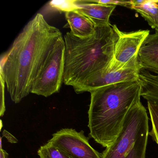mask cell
<instances>
[{"instance_id":"obj_1","label":"cell","mask_w":158,"mask_h":158,"mask_svg":"<svg viewBox=\"0 0 158 158\" xmlns=\"http://www.w3.org/2000/svg\"><path fill=\"white\" fill-rule=\"evenodd\" d=\"M62 35L59 29L37 14L24 27L9 52L2 57L0 73L15 103H19L31 93L40 64Z\"/></svg>"},{"instance_id":"obj_2","label":"cell","mask_w":158,"mask_h":158,"mask_svg":"<svg viewBox=\"0 0 158 158\" xmlns=\"http://www.w3.org/2000/svg\"><path fill=\"white\" fill-rule=\"evenodd\" d=\"M118 39L110 24L96 27L93 35L87 37L66 33L63 83L76 89L105 71L113 59Z\"/></svg>"},{"instance_id":"obj_3","label":"cell","mask_w":158,"mask_h":158,"mask_svg":"<svg viewBox=\"0 0 158 158\" xmlns=\"http://www.w3.org/2000/svg\"><path fill=\"white\" fill-rule=\"evenodd\" d=\"M138 80L108 85L90 92L89 135L103 147L111 145L122 130L131 108L140 100Z\"/></svg>"},{"instance_id":"obj_4","label":"cell","mask_w":158,"mask_h":158,"mask_svg":"<svg viewBox=\"0 0 158 158\" xmlns=\"http://www.w3.org/2000/svg\"><path fill=\"white\" fill-rule=\"evenodd\" d=\"M148 135V117L140 100L127 113L121 132L102 158H145Z\"/></svg>"},{"instance_id":"obj_5","label":"cell","mask_w":158,"mask_h":158,"mask_svg":"<svg viewBox=\"0 0 158 158\" xmlns=\"http://www.w3.org/2000/svg\"><path fill=\"white\" fill-rule=\"evenodd\" d=\"M65 43L62 35L53 43L40 66L31 93L48 97L58 92L63 82Z\"/></svg>"},{"instance_id":"obj_6","label":"cell","mask_w":158,"mask_h":158,"mask_svg":"<svg viewBox=\"0 0 158 158\" xmlns=\"http://www.w3.org/2000/svg\"><path fill=\"white\" fill-rule=\"evenodd\" d=\"M48 143L71 158H102V153L90 146L83 130L63 128L53 134Z\"/></svg>"},{"instance_id":"obj_7","label":"cell","mask_w":158,"mask_h":158,"mask_svg":"<svg viewBox=\"0 0 158 158\" xmlns=\"http://www.w3.org/2000/svg\"><path fill=\"white\" fill-rule=\"evenodd\" d=\"M137 55L133 57L122 69L115 70L107 68L90 82L74 89L75 91L77 94L90 92L108 85L138 80L141 68L138 60Z\"/></svg>"},{"instance_id":"obj_8","label":"cell","mask_w":158,"mask_h":158,"mask_svg":"<svg viewBox=\"0 0 158 158\" xmlns=\"http://www.w3.org/2000/svg\"><path fill=\"white\" fill-rule=\"evenodd\" d=\"M117 32L118 39L114 48V58L109 68L120 69L123 68L135 55L146 38L150 34L149 30H139L126 33L120 31L115 25H112Z\"/></svg>"},{"instance_id":"obj_9","label":"cell","mask_w":158,"mask_h":158,"mask_svg":"<svg viewBox=\"0 0 158 158\" xmlns=\"http://www.w3.org/2000/svg\"><path fill=\"white\" fill-rule=\"evenodd\" d=\"M138 60L141 69L158 74V31L148 35L139 50Z\"/></svg>"},{"instance_id":"obj_10","label":"cell","mask_w":158,"mask_h":158,"mask_svg":"<svg viewBox=\"0 0 158 158\" xmlns=\"http://www.w3.org/2000/svg\"><path fill=\"white\" fill-rule=\"evenodd\" d=\"M76 10L89 18L96 27L110 24V18L116 6L106 5L89 1H76Z\"/></svg>"},{"instance_id":"obj_11","label":"cell","mask_w":158,"mask_h":158,"mask_svg":"<svg viewBox=\"0 0 158 158\" xmlns=\"http://www.w3.org/2000/svg\"><path fill=\"white\" fill-rule=\"evenodd\" d=\"M68 27L72 34L79 38H85L93 35L96 26L86 16L77 10L65 13Z\"/></svg>"},{"instance_id":"obj_12","label":"cell","mask_w":158,"mask_h":158,"mask_svg":"<svg viewBox=\"0 0 158 158\" xmlns=\"http://www.w3.org/2000/svg\"><path fill=\"white\" fill-rule=\"evenodd\" d=\"M141 85L140 96L147 102L158 107V74L141 69L139 76Z\"/></svg>"},{"instance_id":"obj_13","label":"cell","mask_w":158,"mask_h":158,"mask_svg":"<svg viewBox=\"0 0 158 158\" xmlns=\"http://www.w3.org/2000/svg\"><path fill=\"white\" fill-rule=\"evenodd\" d=\"M131 9L139 13L152 28L158 29V1L146 0L142 4L132 5Z\"/></svg>"},{"instance_id":"obj_14","label":"cell","mask_w":158,"mask_h":158,"mask_svg":"<svg viewBox=\"0 0 158 158\" xmlns=\"http://www.w3.org/2000/svg\"><path fill=\"white\" fill-rule=\"evenodd\" d=\"M148 108L152 123V130L149 132V135L158 145V107L148 102Z\"/></svg>"},{"instance_id":"obj_15","label":"cell","mask_w":158,"mask_h":158,"mask_svg":"<svg viewBox=\"0 0 158 158\" xmlns=\"http://www.w3.org/2000/svg\"><path fill=\"white\" fill-rule=\"evenodd\" d=\"M38 154L40 158H71L48 143L40 147Z\"/></svg>"},{"instance_id":"obj_16","label":"cell","mask_w":158,"mask_h":158,"mask_svg":"<svg viewBox=\"0 0 158 158\" xmlns=\"http://www.w3.org/2000/svg\"><path fill=\"white\" fill-rule=\"evenodd\" d=\"M48 6L52 10L66 13L76 10V1H52L49 2Z\"/></svg>"},{"instance_id":"obj_17","label":"cell","mask_w":158,"mask_h":158,"mask_svg":"<svg viewBox=\"0 0 158 158\" xmlns=\"http://www.w3.org/2000/svg\"><path fill=\"white\" fill-rule=\"evenodd\" d=\"M90 2L99 3L106 5H119L124 6L131 9L132 7V3L130 1H114V0H109V1H103V0H91L89 1Z\"/></svg>"},{"instance_id":"obj_18","label":"cell","mask_w":158,"mask_h":158,"mask_svg":"<svg viewBox=\"0 0 158 158\" xmlns=\"http://www.w3.org/2000/svg\"><path fill=\"white\" fill-rule=\"evenodd\" d=\"M5 82L2 76L1 75V111L0 115H4L5 111V97H4V88Z\"/></svg>"},{"instance_id":"obj_19","label":"cell","mask_w":158,"mask_h":158,"mask_svg":"<svg viewBox=\"0 0 158 158\" xmlns=\"http://www.w3.org/2000/svg\"><path fill=\"white\" fill-rule=\"evenodd\" d=\"M2 136L7 139L9 142L11 143H16L18 142L17 139L12 135L9 133L7 130H4L2 133Z\"/></svg>"},{"instance_id":"obj_20","label":"cell","mask_w":158,"mask_h":158,"mask_svg":"<svg viewBox=\"0 0 158 158\" xmlns=\"http://www.w3.org/2000/svg\"><path fill=\"white\" fill-rule=\"evenodd\" d=\"M8 156L9 154L6 151L2 149H0V158H8Z\"/></svg>"},{"instance_id":"obj_21","label":"cell","mask_w":158,"mask_h":158,"mask_svg":"<svg viewBox=\"0 0 158 158\" xmlns=\"http://www.w3.org/2000/svg\"><path fill=\"white\" fill-rule=\"evenodd\" d=\"M0 142H1V145H0V147H1V149H2V137H1V141H0Z\"/></svg>"},{"instance_id":"obj_22","label":"cell","mask_w":158,"mask_h":158,"mask_svg":"<svg viewBox=\"0 0 158 158\" xmlns=\"http://www.w3.org/2000/svg\"><path fill=\"white\" fill-rule=\"evenodd\" d=\"M155 30H158V29H155Z\"/></svg>"}]
</instances>
